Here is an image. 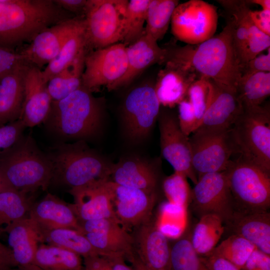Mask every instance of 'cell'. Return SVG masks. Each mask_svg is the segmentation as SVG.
Wrapping results in <instances>:
<instances>
[{"label": "cell", "instance_id": "obj_1", "mask_svg": "<svg viewBox=\"0 0 270 270\" xmlns=\"http://www.w3.org/2000/svg\"><path fill=\"white\" fill-rule=\"evenodd\" d=\"M166 48V60L186 64L200 77L236 91L241 74L228 20L220 32L202 43Z\"/></svg>", "mask_w": 270, "mask_h": 270}, {"label": "cell", "instance_id": "obj_2", "mask_svg": "<svg viewBox=\"0 0 270 270\" xmlns=\"http://www.w3.org/2000/svg\"><path fill=\"white\" fill-rule=\"evenodd\" d=\"M60 20L52 0H0V48L14 50Z\"/></svg>", "mask_w": 270, "mask_h": 270}, {"label": "cell", "instance_id": "obj_3", "mask_svg": "<svg viewBox=\"0 0 270 270\" xmlns=\"http://www.w3.org/2000/svg\"><path fill=\"white\" fill-rule=\"evenodd\" d=\"M0 174L11 188L25 193L46 188L54 176L48 156L30 136L0 153Z\"/></svg>", "mask_w": 270, "mask_h": 270}, {"label": "cell", "instance_id": "obj_4", "mask_svg": "<svg viewBox=\"0 0 270 270\" xmlns=\"http://www.w3.org/2000/svg\"><path fill=\"white\" fill-rule=\"evenodd\" d=\"M102 113L99 100L82 86L64 98L52 101L44 122L61 137L84 138L98 132Z\"/></svg>", "mask_w": 270, "mask_h": 270}, {"label": "cell", "instance_id": "obj_5", "mask_svg": "<svg viewBox=\"0 0 270 270\" xmlns=\"http://www.w3.org/2000/svg\"><path fill=\"white\" fill-rule=\"evenodd\" d=\"M242 107L231 129L237 154L270 174V106Z\"/></svg>", "mask_w": 270, "mask_h": 270}, {"label": "cell", "instance_id": "obj_6", "mask_svg": "<svg viewBox=\"0 0 270 270\" xmlns=\"http://www.w3.org/2000/svg\"><path fill=\"white\" fill-rule=\"evenodd\" d=\"M48 156L53 178H56L70 188L110 180L112 164L82 144H61Z\"/></svg>", "mask_w": 270, "mask_h": 270}, {"label": "cell", "instance_id": "obj_7", "mask_svg": "<svg viewBox=\"0 0 270 270\" xmlns=\"http://www.w3.org/2000/svg\"><path fill=\"white\" fill-rule=\"evenodd\" d=\"M225 172L236 212L268 211L270 174L240 156L231 160Z\"/></svg>", "mask_w": 270, "mask_h": 270}, {"label": "cell", "instance_id": "obj_8", "mask_svg": "<svg viewBox=\"0 0 270 270\" xmlns=\"http://www.w3.org/2000/svg\"><path fill=\"white\" fill-rule=\"evenodd\" d=\"M127 0H87L84 20L88 49L122 41Z\"/></svg>", "mask_w": 270, "mask_h": 270}, {"label": "cell", "instance_id": "obj_9", "mask_svg": "<svg viewBox=\"0 0 270 270\" xmlns=\"http://www.w3.org/2000/svg\"><path fill=\"white\" fill-rule=\"evenodd\" d=\"M218 14L216 6L202 0H190L179 4L171 19L174 37L189 45H196L215 34Z\"/></svg>", "mask_w": 270, "mask_h": 270}, {"label": "cell", "instance_id": "obj_10", "mask_svg": "<svg viewBox=\"0 0 270 270\" xmlns=\"http://www.w3.org/2000/svg\"><path fill=\"white\" fill-rule=\"evenodd\" d=\"M231 129L216 132H194L189 137L192 166L198 178L206 174L227 170L232 156L237 154Z\"/></svg>", "mask_w": 270, "mask_h": 270}, {"label": "cell", "instance_id": "obj_11", "mask_svg": "<svg viewBox=\"0 0 270 270\" xmlns=\"http://www.w3.org/2000/svg\"><path fill=\"white\" fill-rule=\"evenodd\" d=\"M192 206L200 218L206 214L220 216L226 224L236 212L226 172L206 174L192 190Z\"/></svg>", "mask_w": 270, "mask_h": 270}, {"label": "cell", "instance_id": "obj_12", "mask_svg": "<svg viewBox=\"0 0 270 270\" xmlns=\"http://www.w3.org/2000/svg\"><path fill=\"white\" fill-rule=\"evenodd\" d=\"M127 44L118 42L88 52L84 59L82 86L90 90L102 86L108 90L127 69Z\"/></svg>", "mask_w": 270, "mask_h": 270}, {"label": "cell", "instance_id": "obj_13", "mask_svg": "<svg viewBox=\"0 0 270 270\" xmlns=\"http://www.w3.org/2000/svg\"><path fill=\"white\" fill-rule=\"evenodd\" d=\"M160 107L154 86L142 85L130 92L122 112L126 132L131 140L138 142L146 138L158 118Z\"/></svg>", "mask_w": 270, "mask_h": 270}, {"label": "cell", "instance_id": "obj_14", "mask_svg": "<svg viewBox=\"0 0 270 270\" xmlns=\"http://www.w3.org/2000/svg\"><path fill=\"white\" fill-rule=\"evenodd\" d=\"M78 224L98 255L120 256L129 260L134 254V237L118 221L102 218L78 221Z\"/></svg>", "mask_w": 270, "mask_h": 270}, {"label": "cell", "instance_id": "obj_15", "mask_svg": "<svg viewBox=\"0 0 270 270\" xmlns=\"http://www.w3.org/2000/svg\"><path fill=\"white\" fill-rule=\"evenodd\" d=\"M158 118L162 156L174 172L182 174L196 184L198 177L192 166L189 136L182 132L178 116L172 112L160 111Z\"/></svg>", "mask_w": 270, "mask_h": 270}, {"label": "cell", "instance_id": "obj_16", "mask_svg": "<svg viewBox=\"0 0 270 270\" xmlns=\"http://www.w3.org/2000/svg\"><path fill=\"white\" fill-rule=\"evenodd\" d=\"M208 80L207 106L202 122L195 132H216L230 130L243 108L238 94L234 90Z\"/></svg>", "mask_w": 270, "mask_h": 270}, {"label": "cell", "instance_id": "obj_17", "mask_svg": "<svg viewBox=\"0 0 270 270\" xmlns=\"http://www.w3.org/2000/svg\"><path fill=\"white\" fill-rule=\"evenodd\" d=\"M114 214L126 230L137 228L151 219L156 192L124 186L108 180Z\"/></svg>", "mask_w": 270, "mask_h": 270}, {"label": "cell", "instance_id": "obj_18", "mask_svg": "<svg viewBox=\"0 0 270 270\" xmlns=\"http://www.w3.org/2000/svg\"><path fill=\"white\" fill-rule=\"evenodd\" d=\"M108 180L70 188V192L74 200L71 204L78 221L110 218L118 222L113 208Z\"/></svg>", "mask_w": 270, "mask_h": 270}, {"label": "cell", "instance_id": "obj_19", "mask_svg": "<svg viewBox=\"0 0 270 270\" xmlns=\"http://www.w3.org/2000/svg\"><path fill=\"white\" fill-rule=\"evenodd\" d=\"M135 252L148 270H171L170 246L167 237L151 219L138 226Z\"/></svg>", "mask_w": 270, "mask_h": 270}, {"label": "cell", "instance_id": "obj_20", "mask_svg": "<svg viewBox=\"0 0 270 270\" xmlns=\"http://www.w3.org/2000/svg\"><path fill=\"white\" fill-rule=\"evenodd\" d=\"M164 63L154 88L160 106L172 108L186 97L190 85L200 77L186 64L170 60Z\"/></svg>", "mask_w": 270, "mask_h": 270}, {"label": "cell", "instance_id": "obj_21", "mask_svg": "<svg viewBox=\"0 0 270 270\" xmlns=\"http://www.w3.org/2000/svg\"><path fill=\"white\" fill-rule=\"evenodd\" d=\"M80 18L74 17L42 31L27 46L18 52L30 64L41 70L56 56Z\"/></svg>", "mask_w": 270, "mask_h": 270}, {"label": "cell", "instance_id": "obj_22", "mask_svg": "<svg viewBox=\"0 0 270 270\" xmlns=\"http://www.w3.org/2000/svg\"><path fill=\"white\" fill-rule=\"evenodd\" d=\"M52 102L42 70L30 65L24 76V102L19 119L26 127H34L44 122Z\"/></svg>", "mask_w": 270, "mask_h": 270}, {"label": "cell", "instance_id": "obj_23", "mask_svg": "<svg viewBox=\"0 0 270 270\" xmlns=\"http://www.w3.org/2000/svg\"><path fill=\"white\" fill-rule=\"evenodd\" d=\"M166 48H160L156 40L144 34L126 46L127 69L124 75L108 90H116L128 84L148 67L164 63L168 56Z\"/></svg>", "mask_w": 270, "mask_h": 270}, {"label": "cell", "instance_id": "obj_24", "mask_svg": "<svg viewBox=\"0 0 270 270\" xmlns=\"http://www.w3.org/2000/svg\"><path fill=\"white\" fill-rule=\"evenodd\" d=\"M8 242L17 266L38 270L34 266L36 252L40 242L39 229L28 216L6 226Z\"/></svg>", "mask_w": 270, "mask_h": 270}, {"label": "cell", "instance_id": "obj_25", "mask_svg": "<svg viewBox=\"0 0 270 270\" xmlns=\"http://www.w3.org/2000/svg\"><path fill=\"white\" fill-rule=\"evenodd\" d=\"M29 218L42 231L69 228L80 231L78 220L71 204L50 194L32 206Z\"/></svg>", "mask_w": 270, "mask_h": 270}, {"label": "cell", "instance_id": "obj_26", "mask_svg": "<svg viewBox=\"0 0 270 270\" xmlns=\"http://www.w3.org/2000/svg\"><path fill=\"white\" fill-rule=\"evenodd\" d=\"M225 230L240 236L256 248L270 255V213L268 211L242 212H236L224 225Z\"/></svg>", "mask_w": 270, "mask_h": 270}, {"label": "cell", "instance_id": "obj_27", "mask_svg": "<svg viewBox=\"0 0 270 270\" xmlns=\"http://www.w3.org/2000/svg\"><path fill=\"white\" fill-rule=\"evenodd\" d=\"M18 66L0 78V126L18 120L24 96V79L28 67Z\"/></svg>", "mask_w": 270, "mask_h": 270}, {"label": "cell", "instance_id": "obj_28", "mask_svg": "<svg viewBox=\"0 0 270 270\" xmlns=\"http://www.w3.org/2000/svg\"><path fill=\"white\" fill-rule=\"evenodd\" d=\"M110 180L128 188L156 192L158 175L154 168L143 160L132 158L112 164Z\"/></svg>", "mask_w": 270, "mask_h": 270}, {"label": "cell", "instance_id": "obj_29", "mask_svg": "<svg viewBox=\"0 0 270 270\" xmlns=\"http://www.w3.org/2000/svg\"><path fill=\"white\" fill-rule=\"evenodd\" d=\"M226 12L232 26L234 48L240 66L245 62L248 42L250 10L248 0H217Z\"/></svg>", "mask_w": 270, "mask_h": 270}, {"label": "cell", "instance_id": "obj_30", "mask_svg": "<svg viewBox=\"0 0 270 270\" xmlns=\"http://www.w3.org/2000/svg\"><path fill=\"white\" fill-rule=\"evenodd\" d=\"M84 50L88 51L84 18L80 17L68 36L58 54L42 70L44 80L47 83Z\"/></svg>", "mask_w": 270, "mask_h": 270}, {"label": "cell", "instance_id": "obj_31", "mask_svg": "<svg viewBox=\"0 0 270 270\" xmlns=\"http://www.w3.org/2000/svg\"><path fill=\"white\" fill-rule=\"evenodd\" d=\"M87 50L82 52L70 64L52 77L47 88L52 101L64 98L82 86V76Z\"/></svg>", "mask_w": 270, "mask_h": 270}, {"label": "cell", "instance_id": "obj_32", "mask_svg": "<svg viewBox=\"0 0 270 270\" xmlns=\"http://www.w3.org/2000/svg\"><path fill=\"white\" fill-rule=\"evenodd\" d=\"M34 266L38 270H84L81 256L52 244L38 245Z\"/></svg>", "mask_w": 270, "mask_h": 270}, {"label": "cell", "instance_id": "obj_33", "mask_svg": "<svg viewBox=\"0 0 270 270\" xmlns=\"http://www.w3.org/2000/svg\"><path fill=\"white\" fill-rule=\"evenodd\" d=\"M200 218L190 240L196 253L203 257L208 256L217 246L225 227L222 219L216 214H206Z\"/></svg>", "mask_w": 270, "mask_h": 270}, {"label": "cell", "instance_id": "obj_34", "mask_svg": "<svg viewBox=\"0 0 270 270\" xmlns=\"http://www.w3.org/2000/svg\"><path fill=\"white\" fill-rule=\"evenodd\" d=\"M40 242L66 249L83 258L98 254L85 234L75 229L63 228L44 230L40 232Z\"/></svg>", "mask_w": 270, "mask_h": 270}, {"label": "cell", "instance_id": "obj_35", "mask_svg": "<svg viewBox=\"0 0 270 270\" xmlns=\"http://www.w3.org/2000/svg\"><path fill=\"white\" fill-rule=\"evenodd\" d=\"M236 92L242 106L262 105L270 94V72L241 76Z\"/></svg>", "mask_w": 270, "mask_h": 270}, {"label": "cell", "instance_id": "obj_36", "mask_svg": "<svg viewBox=\"0 0 270 270\" xmlns=\"http://www.w3.org/2000/svg\"><path fill=\"white\" fill-rule=\"evenodd\" d=\"M178 4V0H150L147 10L144 34L156 42L162 40Z\"/></svg>", "mask_w": 270, "mask_h": 270}, {"label": "cell", "instance_id": "obj_37", "mask_svg": "<svg viewBox=\"0 0 270 270\" xmlns=\"http://www.w3.org/2000/svg\"><path fill=\"white\" fill-rule=\"evenodd\" d=\"M26 194L13 189L0 193V234L2 226L26 217L30 206Z\"/></svg>", "mask_w": 270, "mask_h": 270}, {"label": "cell", "instance_id": "obj_38", "mask_svg": "<svg viewBox=\"0 0 270 270\" xmlns=\"http://www.w3.org/2000/svg\"><path fill=\"white\" fill-rule=\"evenodd\" d=\"M150 0H128L124 22V43L131 44L144 34V25Z\"/></svg>", "mask_w": 270, "mask_h": 270}, {"label": "cell", "instance_id": "obj_39", "mask_svg": "<svg viewBox=\"0 0 270 270\" xmlns=\"http://www.w3.org/2000/svg\"><path fill=\"white\" fill-rule=\"evenodd\" d=\"M256 246L244 238L230 234L214 248L209 254L220 256L242 269Z\"/></svg>", "mask_w": 270, "mask_h": 270}, {"label": "cell", "instance_id": "obj_40", "mask_svg": "<svg viewBox=\"0 0 270 270\" xmlns=\"http://www.w3.org/2000/svg\"><path fill=\"white\" fill-rule=\"evenodd\" d=\"M171 270H210L194 250L190 238H181L170 247Z\"/></svg>", "mask_w": 270, "mask_h": 270}, {"label": "cell", "instance_id": "obj_41", "mask_svg": "<svg viewBox=\"0 0 270 270\" xmlns=\"http://www.w3.org/2000/svg\"><path fill=\"white\" fill-rule=\"evenodd\" d=\"M162 188L168 201L175 206L185 208L190 200L192 190L187 178L181 173L174 172L166 178Z\"/></svg>", "mask_w": 270, "mask_h": 270}, {"label": "cell", "instance_id": "obj_42", "mask_svg": "<svg viewBox=\"0 0 270 270\" xmlns=\"http://www.w3.org/2000/svg\"><path fill=\"white\" fill-rule=\"evenodd\" d=\"M208 93V80L204 77H200L194 81L188 91L186 98L194 108L198 128L206 110Z\"/></svg>", "mask_w": 270, "mask_h": 270}, {"label": "cell", "instance_id": "obj_43", "mask_svg": "<svg viewBox=\"0 0 270 270\" xmlns=\"http://www.w3.org/2000/svg\"><path fill=\"white\" fill-rule=\"evenodd\" d=\"M270 36L258 30L250 19L248 26V48L244 63L270 48Z\"/></svg>", "mask_w": 270, "mask_h": 270}, {"label": "cell", "instance_id": "obj_44", "mask_svg": "<svg viewBox=\"0 0 270 270\" xmlns=\"http://www.w3.org/2000/svg\"><path fill=\"white\" fill-rule=\"evenodd\" d=\"M178 120L182 132L188 136L198 128L194 108L186 97L178 104Z\"/></svg>", "mask_w": 270, "mask_h": 270}, {"label": "cell", "instance_id": "obj_45", "mask_svg": "<svg viewBox=\"0 0 270 270\" xmlns=\"http://www.w3.org/2000/svg\"><path fill=\"white\" fill-rule=\"evenodd\" d=\"M25 128L20 119L0 126V153L9 149L19 141Z\"/></svg>", "mask_w": 270, "mask_h": 270}, {"label": "cell", "instance_id": "obj_46", "mask_svg": "<svg viewBox=\"0 0 270 270\" xmlns=\"http://www.w3.org/2000/svg\"><path fill=\"white\" fill-rule=\"evenodd\" d=\"M26 63L29 62L26 57L19 52L0 48V78L18 66Z\"/></svg>", "mask_w": 270, "mask_h": 270}, {"label": "cell", "instance_id": "obj_47", "mask_svg": "<svg viewBox=\"0 0 270 270\" xmlns=\"http://www.w3.org/2000/svg\"><path fill=\"white\" fill-rule=\"evenodd\" d=\"M241 76L260 72H270V50L260 54L240 66Z\"/></svg>", "mask_w": 270, "mask_h": 270}, {"label": "cell", "instance_id": "obj_48", "mask_svg": "<svg viewBox=\"0 0 270 270\" xmlns=\"http://www.w3.org/2000/svg\"><path fill=\"white\" fill-rule=\"evenodd\" d=\"M242 270H270V255L256 248L250 254Z\"/></svg>", "mask_w": 270, "mask_h": 270}, {"label": "cell", "instance_id": "obj_49", "mask_svg": "<svg viewBox=\"0 0 270 270\" xmlns=\"http://www.w3.org/2000/svg\"><path fill=\"white\" fill-rule=\"evenodd\" d=\"M249 16L252 24L258 30L270 36V10H250Z\"/></svg>", "mask_w": 270, "mask_h": 270}, {"label": "cell", "instance_id": "obj_50", "mask_svg": "<svg viewBox=\"0 0 270 270\" xmlns=\"http://www.w3.org/2000/svg\"><path fill=\"white\" fill-rule=\"evenodd\" d=\"M200 258L210 270H242L225 258L218 256L210 254Z\"/></svg>", "mask_w": 270, "mask_h": 270}, {"label": "cell", "instance_id": "obj_51", "mask_svg": "<svg viewBox=\"0 0 270 270\" xmlns=\"http://www.w3.org/2000/svg\"><path fill=\"white\" fill-rule=\"evenodd\" d=\"M84 270H112L107 258L98 254L84 258Z\"/></svg>", "mask_w": 270, "mask_h": 270}, {"label": "cell", "instance_id": "obj_52", "mask_svg": "<svg viewBox=\"0 0 270 270\" xmlns=\"http://www.w3.org/2000/svg\"><path fill=\"white\" fill-rule=\"evenodd\" d=\"M60 7L70 13H83L87 0H53Z\"/></svg>", "mask_w": 270, "mask_h": 270}, {"label": "cell", "instance_id": "obj_53", "mask_svg": "<svg viewBox=\"0 0 270 270\" xmlns=\"http://www.w3.org/2000/svg\"><path fill=\"white\" fill-rule=\"evenodd\" d=\"M16 266L12 250L0 241V270H11Z\"/></svg>", "mask_w": 270, "mask_h": 270}, {"label": "cell", "instance_id": "obj_54", "mask_svg": "<svg viewBox=\"0 0 270 270\" xmlns=\"http://www.w3.org/2000/svg\"><path fill=\"white\" fill-rule=\"evenodd\" d=\"M105 257L108 260L112 270H134L132 266L131 267L126 264L125 258L122 256H112Z\"/></svg>", "mask_w": 270, "mask_h": 270}, {"label": "cell", "instance_id": "obj_55", "mask_svg": "<svg viewBox=\"0 0 270 270\" xmlns=\"http://www.w3.org/2000/svg\"><path fill=\"white\" fill-rule=\"evenodd\" d=\"M134 270H148L140 260L136 253L128 260Z\"/></svg>", "mask_w": 270, "mask_h": 270}, {"label": "cell", "instance_id": "obj_56", "mask_svg": "<svg viewBox=\"0 0 270 270\" xmlns=\"http://www.w3.org/2000/svg\"><path fill=\"white\" fill-rule=\"evenodd\" d=\"M250 4H256L260 6L262 10H270V0H250Z\"/></svg>", "mask_w": 270, "mask_h": 270}, {"label": "cell", "instance_id": "obj_57", "mask_svg": "<svg viewBox=\"0 0 270 270\" xmlns=\"http://www.w3.org/2000/svg\"><path fill=\"white\" fill-rule=\"evenodd\" d=\"M0 189L3 191L11 188L5 182L1 174H0ZM14 190V189H13Z\"/></svg>", "mask_w": 270, "mask_h": 270}, {"label": "cell", "instance_id": "obj_58", "mask_svg": "<svg viewBox=\"0 0 270 270\" xmlns=\"http://www.w3.org/2000/svg\"><path fill=\"white\" fill-rule=\"evenodd\" d=\"M11 270H32L26 269V268L18 267L16 268H14V269L12 268Z\"/></svg>", "mask_w": 270, "mask_h": 270}, {"label": "cell", "instance_id": "obj_59", "mask_svg": "<svg viewBox=\"0 0 270 270\" xmlns=\"http://www.w3.org/2000/svg\"><path fill=\"white\" fill-rule=\"evenodd\" d=\"M4 192V191L2 190H1L0 189V193L1 192Z\"/></svg>", "mask_w": 270, "mask_h": 270}]
</instances>
